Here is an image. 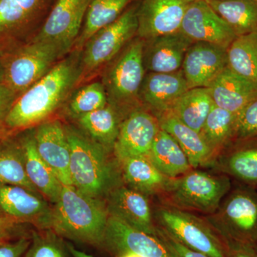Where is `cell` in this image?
I'll list each match as a JSON object with an SVG mask.
<instances>
[{
  "label": "cell",
  "mask_w": 257,
  "mask_h": 257,
  "mask_svg": "<svg viewBox=\"0 0 257 257\" xmlns=\"http://www.w3.org/2000/svg\"><path fill=\"white\" fill-rule=\"evenodd\" d=\"M82 66L71 57L56 64L50 72L18 97L5 122L11 131L41 123L62 104L81 74Z\"/></svg>",
  "instance_id": "obj_1"
},
{
  "label": "cell",
  "mask_w": 257,
  "mask_h": 257,
  "mask_svg": "<svg viewBox=\"0 0 257 257\" xmlns=\"http://www.w3.org/2000/svg\"><path fill=\"white\" fill-rule=\"evenodd\" d=\"M55 204L50 224L58 234L92 244L104 242L109 215L101 199L62 185Z\"/></svg>",
  "instance_id": "obj_2"
},
{
  "label": "cell",
  "mask_w": 257,
  "mask_h": 257,
  "mask_svg": "<svg viewBox=\"0 0 257 257\" xmlns=\"http://www.w3.org/2000/svg\"><path fill=\"white\" fill-rule=\"evenodd\" d=\"M70 149L72 185L84 194L101 199L119 187V175L104 147L72 130H65Z\"/></svg>",
  "instance_id": "obj_3"
},
{
  "label": "cell",
  "mask_w": 257,
  "mask_h": 257,
  "mask_svg": "<svg viewBox=\"0 0 257 257\" xmlns=\"http://www.w3.org/2000/svg\"><path fill=\"white\" fill-rule=\"evenodd\" d=\"M232 185L228 176L192 169L180 177L170 179L162 195L167 200L166 204L172 207L209 215L217 210Z\"/></svg>",
  "instance_id": "obj_4"
},
{
  "label": "cell",
  "mask_w": 257,
  "mask_h": 257,
  "mask_svg": "<svg viewBox=\"0 0 257 257\" xmlns=\"http://www.w3.org/2000/svg\"><path fill=\"white\" fill-rule=\"evenodd\" d=\"M204 219L222 239L257 246V189L232 185L217 210Z\"/></svg>",
  "instance_id": "obj_5"
},
{
  "label": "cell",
  "mask_w": 257,
  "mask_h": 257,
  "mask_svg": "<svg viewBox=\"0 0 257 257\" xmlns=\"http://www.w3.org/2000/svg\"><path fill=\"white\" fill-rule=\"evenodd\" d=\"M154 216L158 227L186 247L210 257H226L222 239L205 219L167 204L157 207Z\"/></svg>",
  "instance_id": "obj_6"
},
{
  "label": "cell",
  "mask_w": 257,
  "mask_h": 257,
  "mask_svg": "<svg viewBox=\"0 0 257 257\" xmlns=\"http://www.w3.org/2000/svg\"><path fill=\"white\" fill-rule=\"evenodd\" d=\"M65 54L50 42L33 40L15 52L3 67V80L18 96L38 82Z\"/></svg>",
  "instance_id": "obj_7"
},
{
  "label": "cell",
  "mask_w": 257,
  "mask_h": 257,
  "mask_svg": "<svg viewBox=\"0 0 257 257\" xmlns=\"http://www.w3.org/2000/svg\"><path fill=\"white\" fill-rule=\"evenodd\" d=\"M145 40L140 37L130 42L108 70L104 86L113 107L128 104L140 96L145 74Z\"/></svg>",
  "instance_id": "obj_8"
},
{
  "label": "cell",
  "mask_w": 257,
  "mask_h": 257,
  "mask_svg": "<svg viewBox=\"0 0 257 257\" xmlns=\"http://www.w3.org/2000/svg\"><path fill=\"white\" fill-rule=\"evenodd\" d=\"M140 2H134L114 23L101 29L85 44L82 68L96 70L119 53L138 30V9Z\"/></svg>",
  "instance_id": "obj_9"
},
{
  "label": "cell",
  "mask_w": 257,
  "mask_h": 257,
  "mask_svg": "<svg viewBox=\"0 0 257 257\" xmlns=\"http://www.w3.org/2000/svg\"><path fill=\"white\" fill-rule=\"evenodd\" d=\"M92 0H56L34 40L50 42L65 52L77 42Z\"/></svg>",
  "instance_id": "obj_10"
},
{
  "label": "cell",
  "mask_w": 257,
  "mask_h": 257,
  "mask_svg": "<svg viewBox=\"0 0 257 257\" xmlns=\"http://www.w3.org/2000/svg\"><path fill=\"white\" fill-rule=\"evenodd\" d=\"M179 32L193 42H207L226 50L237 37L207 0H194L191 3Z\"/></svg>",
  "instance_id": "obj_11"
},
{
  "label": "cell",
  "mask_w": 257,
  "mask_h": 257,
  "mask_svg": "<svg viewBox=\"0 0 257 257\" xmlns=\"http://www.w3.org/2000/svg\"><path fill=\"white\" fill-rule=\"evenodd\" d=\"M194 0H141L138 9V35L144 40L175 33Z\"/></svg>",
  "instance_id": "obj_12"
},
{
  "label": "cell",
  "mask_w": 257,
  "mask_h": 257,
  "mask_svg": "<svg viewBox=\"0 0 257 257\" xmlns=\"http://www.w3.org/2000/svg\"><path fill=\"white\" fill-rule=\"evenodd\" d=\"M160 130L158 119L143 110L133 111L120 124L115 142V156L119 162L130 157H148Z\"/></svg>",
  "instance_id": "obj_13"
},
{
  "label": "cell",
  "mask_w": 257,
  "mask_h": 257,
  "mask_svg": "<svg viewBox=\"0 0 257 257\" xmlns=\"http://www.w3.org/2000/svg\"><path fill=\"white\" fill-rule=\"evenodd\" d=\"M106 199L109 216L135 229L157 236V225L148 196L121 184L113 189Z\"/></svg>",
  "instance_id": "obj_14"
},
{
  "label": "cell",
  "mask_w": 257,
  "mask_h": 257,
  "mask_svg": "<svg viewBox=\"0 0 257 257\" xmlns=\"http://www.w3.org/2000/svg\"><path fill=\"white\" fill-rule=\"evenodd\" d=\"M226 67V49L197 42L186 52L182 70L189 89H192L209 87Z\"/></svg>",
  "instance_id": "obj_15"
},
{
  "label": "cell",
  "mask_w": 257,
  "mask_h": 257,
  "mask_svg": "<svg viewBox=\"0 0 257 257\" xmlns=\"http://www.w3.org/2000/svg\"><path fill=\"white\" fill-rule=\"evenodd\" d=\"M103 243L116 256L128 252L142 257H172L158 236L131 227L112 216L108 219Z\"/></svg>",
  "instance_id": "obj_16"
},
{
  "label": "cell",
  "mask_w": 257,
  "mask_h": 257,
  "mask_svg": "<svg viewBox=\"0 0 257 257\" xmlns=\"http://www.w3.org/2000/svg\"><path fill=\"white\" fill-rule=\"evenodd\" d=\"M209 166L237 183L257 189V135L235 140Z\"/></svg>",
  "instance_id": "obj_17"
},
{
  "label": "cell",
  "mask_w": 257,
  "mask_h": 257,
  "mask_svg": "<svg viewBox=\"0 0 257 257\" xmlns=\"http://www.w3.org/2000/svg\"><path fill=\"white\" fill-rule=\"evenodd\" d=\"M34 140L39 155L54 171L62 185L73 186L68 139L60 121L55 120L40 125Z\"/></svg>",
  "instance_id": "obj_18"
},
{
  "label": "cell",
  "mask_w": 257,
  "mask_h": 257,
  "mask_svg": "<svg viewBox=\"0 0 257 257\" xmlns=\"http://www.w3.org/2000/svg\"><path fill=\"white\" fill-rule=\"evenodd\" d=\"M188 89L182 69L170 73L150 72L144 79L139 96L157 118L170 111L177 99Z\"/></svg>",
  "instance_id": "obj_19"
},
{
  "label": "cell",
  "mask_w": 257,
  "mask_h": 257,
  "mask_svg": "<svg viewBox=\"0 0 257 257\" xmlns=\"http://www.w3.org/2000/svg\"><path fill=\"white\" fill-rule=\"evenodd\" d=\"M144 49V64L150 72L170 73L182 68L192 40L177 32L147 40Z\"/></svg>",
  "instance_id": "obj_20"
},
{
  "label": "cell",
  "mask_w": 257,
  "mask_h": 257,
  "mask_svg": "<svg viewBox=\"0 0 257 257\" xmlns=\"http://www.w3.org/2000/svg\"><path fill=\"white\" fill-rule=\"evenodd\" d=\"M0 211L15 222L44 221L48 219V207L37 193L24 187L0 184Z\"/></svg>",
  "instance_id": "obj_21"
},
{
  "label": "cell",
  "mask_w": 257,
  "mask_h": 257,
  "mask_svg": "<svg viewBox=\"0 0 257 257\" xmlns=\"http://www.w3.org/2000/svg\"><path fill=\"white\" fill-rule=\"evenodd\" d=\"M157 119L161 130L170 135L183 150L193 169L211 165L215 155L200 133L184 124L171 111Z\"/></svg>",
  "instance_id": "obj_22"
},
{
  "label": "cell",
  "mask_w": 257,
  "mask_h": 257,
  "mask_svg": "<svg viewBox=\"0 0 257 257\" xmlns=\"http://www.w3.org/2000/svg\"><path fill=\"white\" fill-rule=\"evenodd\" d=\"M208 88L215 105L236 114L257 97V86L227 67Z\"/></svg>",
  "instance_id": "obj_23"
},
{
  "label": "cell",
  "mask_w": 257,
  "mask_h": 257,
  "mask_svg": "<svg viewBox=\"0 0 257 257\" xmlns=\"http://www.w3.org/2000/svg\"><path fill=\"white\" fill-rule=\"evenodd\" d=\"M121 175L130 188L147 196L162 195L170 178L157 170L148 157H135L120 161Z\"/></svg>",
  "instance_id": "obj_24"
},
{
  "label": "cell",
  "mask_w": 257,
  "mask_h": 257,
  "mask_svg": "<svg viewBox=\"0 0 257 257\" xmlns=\"http://www.w3.org/2000/svg\"><path fill=\"white\" fill-rule=\"evenodd\" d=\"M20 145L29 179L37 191L56 204L62 189L60 181L50 166L39 155L34 138L24 139Z\"/></svg>",
  "instance_id": "obj_25"
},
{
  "label": "cell",
  "mask_w": 257,
  "mask_h": 257,
  "mask_svg": "<svg viewBox=\"0 0 257 257\" xmlns=\"http://www.w3.org/2000/svg\"><path fill=\"white\" fill-rule=\"evenodd\" d=\"M148 158L161 173L170 179L180 177L193 169L179 144L161 128L152 145Z\"/></svg>",
  "instance_id": "obj_26"
},
{
  "label": "cell",
  "mask_w": 257,
  "mask_h": 257,
  "mask_svg": "<svg viewBox=\"0 0 257 257\" xmlns=\"http://www.w3.org/2000/svg\"><path fill=\"white\" fill-rule=\"evenodd\" d=\"M52 0H0V38L20 31L41 18Z\"/></svg>",
  "instance_id": "obj_27"
},
{
  "label": "cell",
  "mask_w": 257,
  "mask_h": 257,
  "mask_svg": "<svg viewBox=\"0 0 257 257\" xmlns=\"http://www.w3.org/2000/svg\"><path fill=\"white\" fill-rule=\"evenodd\" d=\"M214 104L209 88H192L177 99L170 111L184 124L200 133Z\"/></svg>",
  "instance_id": "obj_28"
},
{
  "label": "cell",
  "mask_w": 257,
  "mask_h": 257,
  "mask_svg": "<svg viewBox=\"0 0 257 257\" xmlns=\"http://www.w3.org/2000/svg\"><path fill=\"white\" fill-rule=\"evenodd\" d=\"M236 36L257 32V0H207Z\"/></svg>",
  "instance_id": "obj_29"
},
{
  "label": "cell",
  "mask_w": 257,
  "mask_h": 257,
  "mask_svg": "<svg viewBox=\"0 0 257 257\" xmlns=\"http://www.w3.org/2000/svg\"><path fill=\"white\" fill-rule=\"evenodd\" d=\"M135 0H92L88 7L82 30L77 40L79 48L84 46L88 40L121 16Z\"/></svg>",
  "instance_id": "obj_30"
},
{
  "label": "cell",
  "mask_w": 257,
  "mask_h": 257,
  "mask_svg": "<svg viewBox=\"0 0 257 257\" xmlns=\"http://www.w3.org/2000/svg\"><path fill=\"white\" fill-rule=\"evenodd\" d=\"M237 114L214 104L200 134L215 157L236 140Z\"/></svg>",
  "instance_id": "obj_31"
},
{
  "label": "cell",
  "mask_w": 257,
  "mask_h": 257,
  "mask_svg": "<svg viewBox=\"0 0 257 257\" xmlns=\"http://www.w3.org/2000/svg\"><path fill=\"white\" fill-rule=\"evenodd\" d=\"M226 55L228 68L257 86V32L236 37Z\"/></svg>",
  "instance_id": "obj_32"
},
{
  "label": "cell",
  "mask_w": 257,
  "mask_h": 257,
  "mask_svg": "<svg viewBox=\"0 0 257 257\" xmlns=\"http://www.w3.org/2000/svg\"><path fill=\"white\" fill-rule=\"evenodd\" d=\"M81 126L95 143L106 150L114 148L120 124L116 109L111 105L79 116Z\"/></svg>",
  "instance_id": "obj_33"
},
{
  "label": "cell",
  "mask_w": 257,
  "mask_h": 257,
  "mask_svg": "<svg viewBox=\"0 0 257 257\" xmlns=\"http://www.w3.org/2000/svg\"><path fill=\"white\" fill-rule=\"evenodd\" d=\"M0 184L19 186L38 192L27 174L20 144L5 141L0 145Z\"/></svg>",
  "instance_id": "obj_34"
},
{
  "label": "cell",
  "mask_w": 257,
  "mask_h": 257,
  "mask_svg": "<svg viewBox=\"0 0 257 257\" xmlns=\"http://www.w3.org/2000/svg\"><path fill=\"white\" fill-rule=\"evenodd\" d=\"M107 96L104 84L94 82L74 94L69 103V109L77 116L97 110L107 105Z\"/></svg>",
  "instance_id": "obj_35"
},
{
  "label": "cell",
  "mask_w": 257,
  "mask_h": 257,
  "mask_svg": "<svg viewBox=\"0 0 257 257\" xmlns=\"http://www.w3.org/2000/svg\"><path fill=\"white\" fill-rule=\"evenodd\" d=\"M257 135V97L246 104L237 114L236 140Z\"/></svg>",
  "instance_id": "obj_36"
},
{
  "label": "cell",
  "mask_w": 257,
  "mask_h": 257,
  "mask_svg": "<svg viewBox=\"0 0 257 257\" xmlns=\"http://www.w3.org/2000/svg\"><path fill=\"white\" fill-rule=\"evenodd\" d=\"M26 257H65L63 250L55 239L35 236L26 251Z\"/></svg>",
  "instance_id": "obj_37"
},
{
  "label": "cell",
  "mask_w": 257,
  "mask_h": 257,
  "mask_svg": "<svg viewBox=\"0 0 257 257\" xmlns=\"http://www.w3.org/2000/svg\"><path fill=\"white\" fill-rule=\"evenodd\" d=\"M157 236L164 243L166 247L168 248L172 257H210L204 253L186 247L158 226Z\"/></svg>",
  "instance_id": "obj_38"
},
{
  "label": "cell",
  "mask_w": 257,
  "mask_h": 257,
  "mask_svg": "<svg viewBox=\"0 0 257 257\" xmlns=\"http://www.w3.org/2000/svg\"><path fill=\"white\" fill-rule=\"evenodd\" d=\"M226 257H257V246L235 240L222 239Z\"/></svg>",
  "instance_id": "obj_39"
},
{
  "label": "cell",
  "mask_w": 257,
  "mask_h": 257,
  "mask_svg": "<svg viewBox=\"0 0 257 257\" xmlns=\"http://www.w3.org/2000/svg\"><path fill=\"white\" fill-rule=\"evenodd\" d=\"M31 242L22 237L16 241L0 242V257H21L26 253Z\"/></svg>",
  "instance_id": "obj_40"
},
{
  "label": "cell",
  "mask_w": 257,
  "mask_h": 257,
  "mask_svg": "<svg viewBox=\"0 0 257 257\" xmlns=\"http://www.w3.org/2000/svg\"><path fill=\"white\" fill-rule=\"evenodd\" d=\"M17 98L12 89L4 83L0 82V120H5Z\"/></svg>",
  "instance_id": "obj_41"
},
{
  "label": "cell",
  "mask_w": 257,
  "mask_h": 257,
  "mask_svg": "<svg viewBox=\"0 0 257 257\" xmlns=\"http://www.w3.org/2000/svg\"><path fill=\"white\" fill-rule=\"evenodd\" d=\"M17 222L6 217H0V241H8L13 235Z\"/></svg>",
  "instance_id": "obj_42"
},
{
  "label": "cell",
  "mask_w": 257,
  "mask_h": 257,
  "mask_svg": "<svg viewBox=\"0 0 257 257\" xmlns=\"http://www.w3.org/2000/svg\"><path fill=\"white\" fill-rule=\"evenodd\" d=\"M67 247H68L69 252L71 253V254L73 257H93L90 256V255L87 254V253L83 252L82 251H79V250L74 248L72 245H67Z\"/></svg>",
  "instance_id": "obj_43"
},
{
  "label": "cell",
  "mask_w": 257,
  "mask_h": 257,
  "mask_svg": "<svg viewBox=\"0 0 257 257\" xmlns=\"http://www.w3.org/2000/svg\"><path fill=\"white\" fill-rule=\"evenodd\" d=\"M11 130L5 124V120H0V140H3L8 136Z\"/></svg>",
  "instance_id": "obj_44"
},
{
  "label": "cell",
  "mask_w": 257,
  "mask_h": 257,
  "mask_svg": "<svg viewBox=\"0 0 257 257\" xmlns=\"http://www.w3.org/2000/svg\"><path fill=\"white\" fill-rule=\"evenodd\" d=\"M117 257H142L139 256V255L135 254V253H121V254L117 255Z\"/></svg>",
  "instance_id": "obj_45"
},
{
  "label": "cell",
  "mask_w": 257,
  "mask_h": 257,
  "mask_svg": "<svg viewBox=\"0 0 257 257\" xmlns=\"http://www.w3.org/2000/svg\"><path fill=\"white\" fill-rule=\"evenodd\" d=\"M3 80V68L0 67V82Z\"/></svg>",
  "instance_id": "obj_46"
},
{
  "label": "cell",
  "mask_w": 257,
  "mask_h": 257,
  "mask_svg": "<svg viewBox=\"0 0 257 257\" xmlns=\"http://www.w3.org/2000/svg\"><path fill=\"white\" fill-rule=\"evenodd\" d=\"M0 242H1V241H0Z\"/></svg>",
  "instance_id": "obj_47"
}]
</instances>
